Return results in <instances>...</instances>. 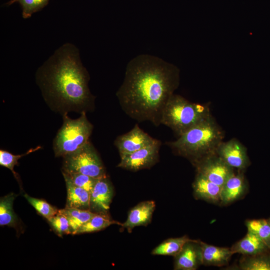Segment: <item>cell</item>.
<instances>
[{"instance_id": "obj_1", "label": "cell", "mask_w": 270, "mask_h": 270, "mask_svg": "<svg viewBox=\"0 0 270 270\" xmlns=\"http://www.w3.org/2000/svg\"><path fill=\"white\" fill-rule=\"evenodd\" d=\"M179 82L180 70L176 66L156 56L140 54L128 63L116 95L122 110L130 118L158 126Z\"/></svg>"}, {"instance_id": "obj_2", "label": "cell", "mask_w": 270, "mask_h": 270, "mask_svg": "<svg viewBox=\"0 0 270 270\" xmlns=\"http://www.w3.org/2000/svg\"><path fill=\"white\" fill-rule=\"evenodd\" d=\"M36 81L46 103L62 116L90 110L94 97L88 86L90 76L79 50L66 43L57 49L36 73Z\"/></svg>"}, {"instance_id": "obj_3", "label": "cell", "mask_w": 270, "mask_h": 270, "mask_svg": "<svg viewBox=\"0 0 270 270\" xmlns=\"http://www.w3.org/2000/svg\"><path fill=\"white\" fill-rule=\"evenodd\" d=\"M224 137L223 131L210 115L168 144L193 162L216 153Z\"/></svg>"}, {"instance_id": "obj_4", "label": "cell", "mask_w": 270, "mask_h": 270, "mask_svg": "<svg viewBox=\"0 0 270 270\" xmlns=\"http://www.w3.org/2000/svg\"><path fill=\"white\" fill-rule=\"evenodd\" d=\"M211 114L206 105L192 102L173 94L162 112L161 124L170 128L178 136Z\"/></svg>"}, {"instance_id": "obj_5", "label": "cell", "mask_w": 270, "mask_h": 270, "mask_svg": "<svg viewBox=\"0 0 270 270\" xmlns=\"http://www.w3.org/2000/svg\"><path fill=\"white\" fill-rule=\"evenodd\" d=\"M76 119L62 115L63 123L54 140L53 150L56 157H64L78 150L88 142L93 130L86 112Z\"/></svg>"}, {"instance_id": "obj_6", "label": "cell", "mask_w": 270, "mask_h": 270, "mask_svg": "<svg viewBox=\"0 0 270 270\" xmlns=\"http://www.w3.org/2000/svg\"><path fill=\"white\" fill-rule=\"evenodd\" d=\"M62 172L80 173L96 178L107 176L103 163L90 142L63 157Z\"/></svg>"}, {"instance_id": "obj_7", "label": "cell", "mask_w": 270, "mask_h": 270, "mask_svg": "<svg viewBox=\"0 0 270 270\" xmlns=\"http://www.w3.org/2000/svg\"><path fill=\"white\" fill-rule=\"evenodd\" d=\"M197 173L222 187L234 173V168L226 164L217 154H213L192 162Z\"/></svg>"}, {"instance_id": "obj_8", "label": "cell", "mask_w": 270, "mask_h": 270, "mask_svg": "<svg viewBox=\"0 0 270 270\" xmlns=\"http://www.w3.org/2000/svg\"><path fill=\"white\" fill-rule=\"evenodd\" d=\"M161 142L159 140L132 153L120 157L118 166L132 171L148 168L158 160Z\"/></svg>"}, {"instance_id": "obj_9", "label": "cell", "mask_w": 270, "mask_h": 270, "mask_svg": "<svg viewBox=\"0 0 270 270\" xmlns=\"http://www.w3.org/2000/svg\"><path fill=\"white\" fill-rule=\"evenodd\" d=\"M156 140L136 124L127 133L118 136L114 142V144L121 157L146 147Z\"/></svg>"}, {"instance_id": "obj_10", "label": "cell", "mask_w": 270, "mask_h": 270, "mask_svg": "<svg viewBox=\"0 0 270 270\" xmlns=\"http://www.w3.org/2000/svg\"><path fill=\"white\" fill-rule=\"evenodd\" d=\"M216 153L230 166L240 171L250 164L246 148L236 139L222 142Z\"/></svg>"}, {"instance_id": "obj_11", "label": "cell", "mask_w": 270, "mask_h": 270, "mask_svg": "<svg viewBox=\"0 0 270 270\" xmlns=\"http://www.w3.org/2000/svg\"><path fill=\"white\" fill-rule=\"evenodd\" d=\"M113 194V188L108 177L98 178L90 193V210L108 214Z\"/></svg>"}, {"instance_id": "obj_12", "label": "cell", "mask_w": 270, "mask_h": 270, "mask_svg": "<svg viewBox=\"0 0 270 270\" xmlns=\"http://www.w3.org/2000/svg\"><path fill=\"white\" fill-rule=\"evenodd\" d=\"M202 264L200 241L190 240L174 256V269L196 270Z\"/></svg>"}, {"instance_id": "obj_13", "label": "cell", "mask_w": 270, "mask_h": 270, "mask_svg": "<svg viewBox=\"0 0 270 270\" xmlns=\"http://www.w3.org/2000/svg\"><path fill=\"white\" fill-rule=\"evenodd\" d=\"M156 204L153 200L140 202L129 212L127 219L121 226L129 232L136 226H146L151 221Z\"/></svg>"}, {"instance_id": "obj_14", "label": "cell", "mask_w": 270, "mask_h": 270, "mask_svg": "<svg viewBox=\"0 0 270 270\" xmlns=\"http://www.w3.org/2000/svg\"><path fill=\"white\" fill-rule=\"evenodd\" d=\"M196 198L213 204H220L222 186L197 173L193 183Z\"/></svg>"}, {"instance_id": "obj_15", "label": "cell", "mask_w": 270, "mask_h": 270, "mask_svg": "<svg viewBox=\"0 0 270 270\" xmlns=\"http://www.w3.org/2000/svg\"><path fill=\"white\" fill-rule=\"evenodd\" d=\"M246 190V184L244 174L234 173L222 187L220 204H230L242 196Z\"/></svg>"}, {"instance_id": "obj_16", "label": "cell", "mask_w": 270, "mask_h": 270, "mask_svg": "<svg viewBox=\"0 0 270 270\" xmlns=\"http://www.w3.org/2000/svg\"><path fill=\"white\" fill-rule=\"evenodd\" d=\"M202 264L222 266L227 264L234 254L230 248L220 247L200 241Z\"/></svg>"}, {"instance_id": "obj_17", "label": "cell", "mask_w": 270, "mask_h": 270, "mask_svg": "<svg viewBox=\"0 0 270 270\" xmlns=\"http://www.w3.org/2000/svg\"><path fill=\"white\" fill-rule=\"evenodd\" d=\"M233 254L252 256L270 252L264 242L254 234L248 232L246 235L230 248Z\"/></svg>"}, {"instance_id": "obj_18", "label": "cell", "mask_w": 270, "mask_h": 270, "mask_svg": "<svg viewBox=\"0 0 270 270\" xmlns=\"http://www.w3.org/2000/svg\"><path fill=\"white\" fill-rule=\"evenodd\" d=\"M64 178L67 191L66 207L90 210V193L75 186L68 178Z\"/></svg>"}, {"instance_id": "obj_19", "label": "cell", "mask_w": 270, "mask_h": 270, "mask_svg": "<svg viewBox=\"0 0 270 270\" xmlns=\"http://www.w3.org/2000/svg\"><path fill=\"white\" fill-rule=\"evenodd\" d=\"M68 218L72 234H76L79 228L96 214L90 210L65 207L60 210Z\"/></svg>"}, {"instance_id": "obj_20", "label": "cell", "mask_w": 270, "mask_h": 270, "mask_svg": "<svg viewBox=\"0 0 270 270\" xmlns=\"http://www.w3.org/2000/svg\"><path fill=\"white\" fill-rule=\"evenodd\" d=\"M16 195L11 192L0 199V226L16 228L18 218L12 208Z\"/></svg>"}, {"instance_id": "obj_21", "label": "cell", "mask_w": 270, "mask_h": 270, "mask_svg": "<svg viewBox=\"0 0 270 270\" xmlns=\"http://www.w3.org/2000/svg\"><path fill=\"white\" fill-rule=\"evenodd\" d=\"M241 270H270V252L252 256H244L240 260Z\"/></svg>"}, {"instance_id": "obj_22", "label": "cell", "mask_w": 270, "mask_h": 270, "mask_svg": "<svg viewBox=\"0 0 270 270\" xmlns=\"http://www.w3.org/2000/svg\"><path fill=\"white\" fill-rule=\"evenodd\" d=\"M190 240L186 236L168 238L152 250V254L174 256L180 252L184 244Z\"/></svg>"}, {"instance_id": "obj_23", "label": "cell", "mask_w": 270, "mask_h": 270, "mask_svg": "<svg viewBox=\"0 0 270 270\" xmlns=\"http://www.w3.org/2000/svg\"><path fill=\"white\" fill-rule=\"evenodd\" d=\"M112 224H122L110 219L108 214H96L79 228L76 234L98 232Z\"/></svg>"}, {"instance_id": "obj_24", "label": "cell", "mask_w": 270, "mask_h": 270, "mask_svg": "<svg viewBox=\"0 0 270 270\" xmlns=\"http://www.w3.org/2000/svg\"><path fill=\"white\" fill-rule=\"evenodd\" d=\"M246 225L248 232L257 236L270 249V223L268 220H248Z\"/></svg>"}, {"instance_id": "obj_25", "label": "cell", "mask_w": 270, "mask_h": 270, "mask_svg": "<svg viewBox=\"0 0 270 270\" xmlns=\"http://www.w3.org/2000/svg\"><path fill=\"white\" fill-rule=\"evenodd\" d=\"M41 148L38 146L34 148H30L26 152L21 154H14L8 150H0V165L9 169L13 174L15 178L18 180V174L14 172V168L18 165V160L24 156L36 151Z\"/></svg>"}, {"instance_id": "obj_26", "label": "cell", "mask_w": 270, "mask_h": 270, "mask_svg": "<svg viewBox=\"0 0 270 270\" xmlns=\"http://www.w3.org/2000/svg\"><path fill=\"white\" fill-rule=\"evenodd\" d=\"M24 196L36 212L47 220L58 212L59 210L44 200L32 197L26 193Z\"/></svg>"}, {"instance_id": "obj_27", "label": "cell", "mask_w": 270, "mask_h": 270, "mask_svg": "<svg viewBox=\"0 0 270 270\" xmlns=\"http://www.w3.org/2000/svg\"><path fill=\"white\" fill-rule=\"evenodd\" d=\"M62 174L64 178L69 180L74 184L90 193L98 179L80 173L62 172Z\"/></svg>"}, {"instance_id": "obj_28", "label": "cell", "mask_w": 270, "mask_h": 270, "mask_svg": "<svg viewBox=\"0 0 270 270\" xmlns=\"http://www.w3.org/2000/svg\"><path fill=\"white\" fill-rule=\"evenodd\" d=\"M49 0H11L7 5L10 6L18 2L22 8L23 18H28L32 15L43 8L48 3Z\"/></svg>"}, {"instance_id": "obj_29", "label": "cell", "mask_w": 270, "mask_h": 270, "mask_svg": "<svg viewBox=\"0 0 270 270\" xmlns=\"http://www.w3.org/2000/svg\"><path fill=\"white\" fill-rule=\"evenodd\" d=\"M54 230L60 236L64 234H72L70 224L66 217L58 212L54 216L48 220Z\"/></svg>"}, {"instance_id": "obj_30", "label": "cell", "mask_w": 270, "mask_h": 270, "mask_svg": "<svg viewBox=\"0 0 270 270\" xmlns=\"http://www.w3.org/2000/svg\"><path fill=\"white\" fill-rule=\"evenodd\" d=\"M268 222H269L270 223V218H268Z\"/></svg>"}]
</instances>
